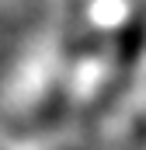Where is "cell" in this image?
<instances>
[{"label":"cell","mask_w":146,"mask_h":150,"mask_svg":"<svg viewBox=\"0 0 146 150\" xmlns=\"http://www.w3.org/2000/svg\"><path fill=\"white\" fill-rule=\"evenodd\" d=\"M146 49V14H136L122 32H118V45H115V70L108 77V87H105V94L101 98H94V105H91V112H105L115 105V98L129 87V77L136 70V63H139V56H143Z\"/></svg>","instance_id":"obj_1"}]
</instances>
